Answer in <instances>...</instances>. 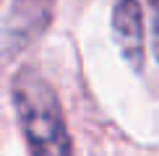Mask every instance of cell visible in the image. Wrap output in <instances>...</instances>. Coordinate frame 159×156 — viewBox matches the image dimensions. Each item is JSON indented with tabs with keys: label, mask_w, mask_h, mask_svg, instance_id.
I'll use <instances>...</instances> for the list:
<instances>
[{
	"label": "cell",
	"mask_w": 159,
	"mask_h": 156,
	"mask_svg": "<svg viewBox=\"0 0 159 156\" xmlns=\"http://www.w3.org/2000/svg\"><path fill=\"white\" fill-rule=\"evenodd\" d=\"M11 94L31 156H73L68 122L47 78L31 68H21L13 78Z\"/></svg>",
	"instance_id": "6da1fadb"
},
{
	"label": "cell",
	"mask_w": 159,
	"mask_h": 156,
	"mask_svg": "<svg viewBox=\"0 0 159 156\" xmlns=\"http://www.w3.org/2000/svg\"><path fill=\"white\" fill-rule=\"evenodd\" d=\"M112 31L123 57L133 70L143 68V11L138 0H120L112 11Z\"/></svg>",
	"instance_id": "7a4b0ae2"
},
{
	"label": "cell",
	"mask_w": 159,
	"mask_h": 156,
	"mask_svg": "<svg viewBox=\"0 0 159 156\" xmlns=\"http://www.w3.org/2000/svg\"><path fill=\"white\" fill-rule=\"evenodd\" d=\"M151 11V52L159 60V0H146Z\"/></svg>",
	"instance_id": "3957f363"
}]
</instances>
